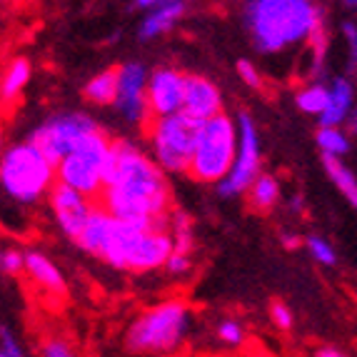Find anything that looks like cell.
Listing matches in <instances>:
<instances>
[{"label": "cell", "mask_w": 357, "mask_h": 357, "mask_svg": "<svg viewBox=\"0 0 357 357\" xmlns=\"http://www.w3.org/2000/svg\"><path fill=\"white\" fill-rule=\"evenodd\" d=\"M235 158H238V128L230 115L222 113L205 123L188 173L200 183L218 185L230 175Z\"/></svg>", "instance_id": "cell-6"}, {"label": "cell", "mask_w": 357, "mask_h": 357, "mask_svg": "<svg viewBox=\"0 0 357 357\" xmlns=\"http://www.w3.org/2000/svg\"><path fill=\"white\" fill-rule=\"evenodd\" d=\"M317 357H347V355L342 350H337V347H320Z\"/></svg>", "instance_id": "cell-38"}, {"label": "cell", "mask_w": 357, "mask_h": 357, "mask_svg": "<svg viewBox=\"0 0 357 357\" xmlns=\"http://www.w3.org/2000/svg\"><path fill=\"white\" fill-rule=\"evenodd\" d=\"M25 273L30 275V280L36 282V285L45 287V290L55 292V295H66V280H63V275H60V270L55 268L43 252H38V250L25 252Z\"/></svg>", "instance_id": "cell-18"}, {"label": "cell", "mask_w": 357, "mask_h": 357, "mask_svg": "<svg viewBox=\"0 0 357 357\" xmlns=\"http://www.w3.org/2000/svg\"><path fill=\"white\" fill-rule=\"evenodd\" d=\"M3 113H6V102H3V98H0V120H3Z\"/></svg>", "instance_id": "cell-41"}, {"label": "cell", "mask_w": 357, "mask_h": 357, "mask_svg": "<svg viewBox=\"0 0 357 357\" xmlns=\"http://www.w3.org/2000/svg\"><path fill=\"white\" fill-rule=\"evenodd\" d=\"M185 10H188V6L180 3V0L160 3V6L155 8V10H150L143 18V23H140V30H137L140 40H150V38H158V36H162V33H167V30L183 18Z\"/></svg>", "instance_id": "cell-17"}, {"label": "cell", "mask_w": 357, "mask_h": 357, "mask_svg": "<svg viewBox=\"0 0 357 357\" xmlns=\"http://www.w3.org/2000/svg\"><path fill=\"white\" fill-rule=\"evenodd\" d=\"M165 268L170 270L173 275L188 273V270H190V257H185V255H178V252H173V255H170V260H167Z\"/></svg>", "instance_id": "cell-34"}, {"label": "cell", "mask_w": 357, "mask_h": 357, "mask_svg": "<svg viewBox=\"0 0 357 357\" xmlns=\"http://www.w3.org/2000/svg\"><path fill=\"white\" fill-rule=\"evenodd\" d=\"M43 355L45 357H77L75 350L68 345L66 340H60V337L45 340V345H43Z\"/></svg>", "instance_id": "cell-29"}, {"label": "cell", "mask_w": 357, "mask_h": 357, "mask_svg": "<svg viewBox=\"0 0 357 357\" xmlns=\"http://www.w3.org/2000/svg\"><path fill=\"white\" fill-rule=\"evenodd\" d=\"M305 245H307V250H310V255L315 257L320 265H335L337 262V255H335V248L328 243V240H322V238H317V235H310L307 240H305Z\"/></svg>", "instance_id": "cell-26"}, {"label": "cell", "mask_w": 357, "mask_h": 357, "mask_svg": "<svg viewBox=\"0 0 357 357\" xmlns=\"http://www.w3.org/2000/svg\"><path fill=\"white\" fill-rule=\"evenodd\" d=\"M345 8H347V10H357V0H347Z\"/></svg>", "instance_id": "cell-39"}, {"label": "cell", "mask_w": 357, "mask_h": 357, "mask_svg": "<svg viewBox=\"0 0 357 357\" xmlns=\"http://www.w3.org/2000/svg\"><path fill=\"white\" fill-rule=\"evenodd\" d=\"M160 3L162 0H137V3H132L130 8H137V10H155Z\"/></svg>", "instance_id": "cell-37"}, {"label": "cell", "mask_w": 357, "mask_h": 357, "mask_svg": "<svg viewBox=\"0 0 357 357\" xmlns=\"http://www.w3.org/2000/svg\"><path fill=\"white\" fill-rule=\"evenodd\" d=\"M270 317H273V322L280 330H290L292 328V312H290V307H287V305L273 303V305H270Z\"/></svg>", "instance_id": "cell-31"}, {"label": "cell", "mask_w": 357, "mask_h": 357, "mask_svg": "<svg viewBox=\"0 0 357 357\" xmlns=\"http://www.w3.org/2000/svg\"><path fill=\"white\" fill-rule=\"evenodd\" d=\"M113 222H115V218L107 213V210H102L100 205H93V213H90L88 222H85L80 238L75 240L77 248L90 252V255L100 257L102 248H105V243H107V235L113 230Z\"/></svg>", "instance_id": "cell-15"}, {"label": "cell", "mask_w": 357, "mask_h": 357, "mask_svg": "<svg viewBox=\"0 0 357 357\" xmlns=\"http://www.w3.org/2000/svg\"><path fill=\"white\" fill-rule=\"evenodd\" d=\"M218 337H220L222 342H227V345H240L245 340L243 325L235 320H222L220 325H218Z\"/></svg>", "instance_id": "cell-27"}, {"label": "cell", "mask_w": 357, "mask_h": 357, "mask_svg": "<svg viewBox=\"0 0 357 357\" xmlns=\"http://www.w3.org/2000/svg\"><path fill=\"white\" fill-rule=\"evenodd\" d=\"M190 325V307L183 300H167L145 310L126 333V345L132 352H170L183 342Z\"/></svg>", "instance_id": "cell-4"}, {"label": "cell", "mask_w": 357, "mask_h": 357, "mask_svg": "<svg viewBox=\"0 0 357 357\" xmlns=\"http://www.w3.org/2000/svg\"><path fill=\"white\" fill-rule=\"evenodd\" d=\"M48 200H50V208H53L55 218H58V225L63 227L70 240L80 238V232H83L85 222H88L90 213H93V205L88 197H83L80 192H75L73 188L63 183H55L48 192Z\"/></svg>", "instance_id": "cell-12"}, {"label": "cell", "mask_w": 357, "mask_h": 357, "mask_svg": "<svg viewBox=\"0 0 357 357\" xmlns=\"http://www.w3.org/2000/svg\"><path fill=\"white\" fill-rule=\"evenodd\" d=\"M30 73H33V68H30L28 58H15L8 66L6 75L0 80V98H3L6 105H10V102H15L20 98V93H23V88L30 80Z\"/></svg>", "instance_id": "cell-20"}, {"label": "cell", "mask_w": 357, "mask_h": 357, "mask_svg": "<svg viewBox=\"0 0 357 357\" xmlns=\"http://www.w3.org/2000/svg\"><path fill=\"white\" fill-rule=\"evenodd\" d=\"M98 205L123 222H150L167 218L173 195L165 175L128 140H113L102 165V192Z\"/></svg>", "instance_id": "cell-1"}, {"label": "cell", "mask_w": 357, "mask_h": 357, "mask_svg": "<svg viewBox=\"0 0 357 357\" xmlns=\"http://www.w3.org/2000/svg\"><path fill=\"white\" fill-rule=\"evenodd\" d=\"M185 75L175 68H158L148 77V110L150 120L170 118L183 113Z\"/></svg>", "instance_id": "cell-10"}, {"label": "cell", "mask_w": 357, "mask_h": 357, "mask_svg": "<svg viewBox=\"0 0 357 357\" xmlns=\"http://www.w3.org/2000/svg\"><path fill=\"white\" fill-rule=\"evenodd\" d=\"M352 83L347 77H335L330 83V102L320 115V128H342L347 115L352 113Z\"/></svg>", "instance_id": "cell-16"}, {"label": "cell", "mask_w": 357, "mask_h": 357, "mask_svg": "<svg viewBox=\"0 0 357 357\" xmlns=\"http://www.w3.org/2000/svg\"><path fill=\"white\" fill-rule=\"evenodd\" d=\"M173 252H175V243L170 230H150L145 232L143 240L132 250L130 260H128V270L148 273V270L165 268Z\"/></svg>", "instance_id": "cell-14"}, {"label": "cell", "mask_w": 357, "mask_h": 357, "mask_svg": "<svg viewBox=\"0 0 357 357\" xmlns=\"http://www.w3.org/2000/svg\"><path fill=\"white\" fill-rule=\"evenodd\" d=\"M248 200H250V208L252 210H260V213H268L278 205L280 200V183L273 178V175L262 173L255 183L250 185V190H248Z\"/></svg>", "instance_id": "cell-22"}, {"label": "cell", "mask_w": 357, "mask_h": 357, "mask_svg": "<svg viewBox=\"0 0 357 357\" xmlns=\"http://www.w3.org/2000/svg\"><path fill=\"white\" fill-rule=\"evenodd\" d=\"M0 270L6 275H20L25 270V255L18 250L0 252Z\"/></svg>", "instance_id": "cell-28"}, {"label": "cell", "mask_w": 357, "mask_h": 357, "mask_svg": "<svg viewBox=\"0 0 357 357\" xmlns=\"http://www.w3.org/2000/svg\"><path fill=\"white\" fill-rule=\"evenodd\" d=\"M110 145H113V140L100 128L96 132H90L83 143L55 167L58 183L73 188L75 192L88 197L90 203L98 200L102 192V165L107 160Z\"/></svg>", "instance_id": "cell-7"}, {"label": "cell", "mask_w": 357, "mask_h": 357, "mask_svg": "<svg viewBox=\"0 0 357 357\" xmlns=\"http://www.w3.org/2000/svg\"><path fill=\"white\" fill-rule=\"evenodd\" d=\"M0 357H6V355H3V350H0Z\"/></svg>", "instance_id": "cell-43"}, {"label": "cell", "mask_w": 357, "mask_h": 357, "mask_svg": "<svg viewBox=\"0 0 357 357\" xmlns=\"http://www.w3.org/2000/svg\"><path fill=\"white\" fill-rule=\"evenodd\" d=\"M342 30V36H345L347 45H350V73H355L357 68V25L352 20H345V23L340 25Z\"/></svg>", "instance_id": "cell-30"}, {"label": "cell", "mask_w": 357, "mask_h": 357, "mask_svg": "<svg viewBox=\"0 0 357 357\" xmlns=\"http://www.w3.org/2000/svg\"><path fill=\"white\" fill-rule=\"evenodd\" d=\"M58 183V173L36 145L23 143L6 150L0 160V188L18 203H36Z\"/></svg>", "instance_id": "cell-3"}, {"label": "cell", "mask_w": 357, "mask_h": 357, "mask_svg": "<svg viewBox=\"0 0 357 357\" xmlns=\"http://www.w3.org/2000/svg\"><path fill=\"white\" fill-rule=\"evenodd\" d=\"M120 85H118V100L115 105L123 110L128 120L143 123L150 120L148 110V70L140 63H126L120 66Z\"/></svg>", "instance_id": "cell-11"}, {"label": "cell", "mask_w": 357, "mask_h": 357, "mask_svg": "<svg viewBox=\"0 0 357 357\" xmlns=\"http://www.w3.org/2000/svg\"><path fill=\"white\" fill-rule=\"evenodd\" d=\"M317 148L322 150V155L342 160V155L350 153V137L342 128H320L317 130Z\"/></svg>", "instance_id": "cell-25"}, {"label": "cell", "mask_w": 357, "mask_h": 357, "mask_svg": "<svg viewBox=\"0 0 357 357\" xmlns=\"http://www.w3.org/2000/svg\"><path fill=\"white\" fill-rule=\"evenodd\" d=\"M170 225H173L170 235H173L175 252H178V255L190 257L192 248H195V240H192V222H190V218H188V213L175 210L173 218H170Z\"/></svg>", "instance_id": "cell-24"}, {"label": "cell", "mask_w": 357, "mask_h": 357, "mask_svg": "<svg viewBox=\"0 0 357 357\" xmlns=\"http://www.w3.org/2000/svg\"><path fill=\"white\" fill-rule=\"evenodd\" d=\"M118 85H120L118 68L98 73V75L85 85V100L96 102V105H115V100H118Z\"/></svg>", "instance_id": "cell-19"}, {"label": "cell", "mask_w": 357, "mask_h": 357, "mask_svg": "<svg viewBox=\"0 0 357 357\" xmlns=\"http://www.w3.org/2000/svg\"><path fill=\"white\" fill-rule=\"evenodd\" d=\"M330 102V85H322V83H312L307 88H303L295 96V105L307 115H317L320 118L325 113V107Z\"/></svg>", "instance_id": "cell-23"}, {"label": "cell", "mask_w": 357, "mask_h": 357, "mask_svg": "<svg viewBox=\"0 0 357 357\" xmlns=\"http://www.w3.org/2000/svg\"><path fill=\"white\" fill-rule=\"evenodd\" d=\"M183 110L203 123L222 115V96L218 85H213L203 75H185Z\"/></svg>", "instance_id": "cell-13"}, {"label": "cell", "mask_w": 357, "mask_h": 357, "mask_svg": "<svg viewBox=\"0 0 357 357\" xmlns=\"http://www.w3.org/2000/svg\"><path fill=\"white\" fill-rule=\"evenodd\" d=\"M322 167H325V173L330 175L335 188L345 195L347 203L357 210V175L352 173L340 158H330V155H322Z\"/></svg>", "instance_id": "cell-21"}, {"label": "cell", "mask_w": 357, "mask_h": 357, "mask_svg": "<svg viewBox=\"0 0 357 357\" xmlns=\"http://www.w3.org/2000/svg\"><path fill=\"white\" fill-rule=\"evenodd\" d=\"M345 126H347V135H357V107H352V113L347 115L345 120Z\"/></svg>", "instance_id": "cell-36"}, {"label": "cell", "mask_w": 357, "mask_h": 357, "mask_svg": "<svg viewBox=\"0 0 357 357\" xmlns=\"http://www.w3.org/2000/svg\"><path fill=\"white\" fill-rule=\"evenodd\" d=\"M245 23L260 53H280L322 28V6L310 0H255L245 6Z\"/></svg>", "instance_id": "cell-2"}, {"label": "cell", "mask_w": 357, "mask_h": 357, "mask_svg": "<svg viewBox=\"0 0 357 357\" xmlns=\"http://www.w3.org/2000/svg\"><path fill=\"white\" fill-rule=\"evenodd\" d=\"M0 350L6 357H23V350H20V345L15 342L8 328H0Z\"/></svg>", "instance_id": "cell-33"}, {"label": "cell", "mask_w": 357, "mask_h": 357, "mask_svg": "<svg viewBox=\"0 0 357 357\" xmlns=\"http://www.w3.org/2000/svg\"><path fill=\"white\" fill-rule=\"evenodd\" d=\"M3 155H6V148H3V135H0V160H3Z\"/></svg>", "instance_id": "cell-42"}, {"label": "cell", "mask_w": 357, "mask_h": 357, "mask_svg": "<svg viewBox=\"0 0 357 357\" xmlns=\"http://www.w3.org/2000/svg\"><path fill=\"white\" fill-rule=\"evenodd\" d=\"M238 73H240V77H243L245 85H250V88H260L262 85L260 73H257V68L252 66L250 60H238Z\"/></svg>", "instance_id": "cell-32"}, {"label": "cell", "mask_w": 357, "mask_h": 357, "mask_svg": "<svg viewBox=\"0 0 357 357\" xmlns=\"http://www.w3.org/2000/svg\"><path fill=\"white\" fill-rule=\"evenodd\" d=\"M292 208H295V210L303 208V197H295V200H292Z\"/></svg>", "instance_id": "cell-40"}, {"label": "cell", "mask_w": 357, "mask_h": 357, "mask_svg": "<svg viewBox=\"0 0 357 357\" xmlns=\"http://www.w3.org/2000/svg\"><path fill=\"white\" fill-rule=\"evenodd\" d=\"M282 245H285L287 250H298L300 245H303V240H300L298 235H292V232H285V235H282Z\"/></svg>", "instance_id": "cell-35"}, {"label": "cell", "mask_w": 357, "mask_h": 357, "mask_svg": "<svg viewBox=\"0 0 357 357\" xmlns=\"http://www.w3.org/2000/svg\"><path fill=\"white\" fill-rule=\"evenodd\" d=\"M98 130V123L93 118L83 113H60L53 115L50 120H45L28 143L36 145L40 150V155L50 162L53 167H58L66 160L68 155L83 143L90 132Z\"/></svg>", "instance_id": "cell-8"}, {"label": "cell", "mask_w": 357, "mask_h": 357, "mask_svg": "<svg viewBox=\"0 0 357 357\" xmlns=\"http://www.w3.org/2000/svg\"><path fill=\"white\" fill-rule=\"evenodd\" d=\"M262 175V155H260V137L257 128L248 113H240L238 118V158L232 165L230 175L218 183V192L222 197L240 195L250 190V185Z\"/></svg>", "instance_id": "cell-9"}, {"label": "cell", "mask_w": 357, "mask_h": 357, "mask_svg": "<svg viewBox=\"0 0 357 357\" xmlns=\"http://www.w3.org/2000/svg\"><path fill=\"white\" fill-rule=\"evenodd\" d=\"M205 123L183 110L178 115L150 120L148 132L153 140L155 160L162 173H188L192 155L200 143Z\"/></svg>", "instance_id": "cell-5"}]
</instances>
